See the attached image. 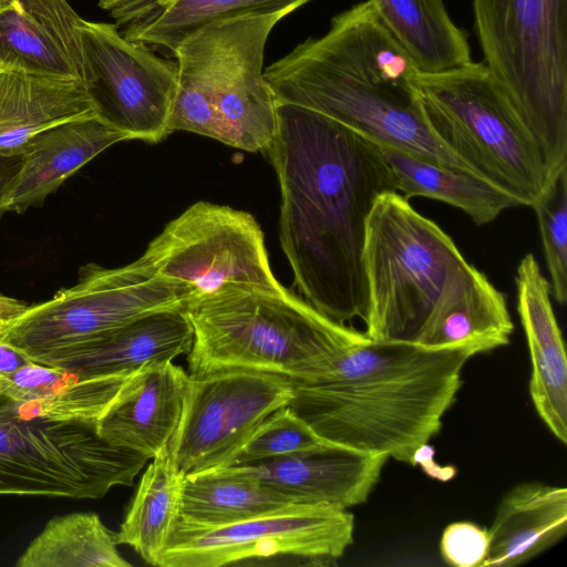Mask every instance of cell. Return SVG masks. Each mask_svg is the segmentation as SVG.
Returning a JSON list of instances; mask_svg holds the SVG:
<instances>
[{
    "mask_svg": "<svg viewBox=\"0 0 567 567\" xmlns=\"http://www.w3.org/2000/svg\"><path fill=\"white\" fill-rule=\"evenodd\" d=\"M269 156L280 186V245L306 301L331 320H364L367 220L396 192L373 142L312 110L277 103Z\"/></svg>",
    "mask_w": 567,
    "mask_h": 567,
    "instance_id": "obj_1",
    "label": "cell"
},
{
    "mask_svg": "<svg viewBox=\"0 0 567 567\" xmlns=\"http://www.w3.org/2000/svg\"><path fill=\"white\" fill-rule=\"evenodd\" d=\"M417 72L365 0L334 16L322 37L298 44L264 75L277 102L318 112L378 145L475 174L432 131Z\"/></svg>",
    "mask_w": 567,
    "mask_h": 567,
    "instance_id": "obj_2",
    "label": "cell"
},
{
    "mask_svg": "<svg viewBox=\"0 0 567 567\" xmlns=\"http://www.w3.org/2000/svg\"><path fill=\"white\" fill-rule=\"evenodd\" d=\"M467 348L429 349L368 337L311 380L289 406L322 440L416 465L462 384Z\"/></svg>",
    "mask_w": 567,
    "mask_h": 567,
    "instance_id": "obj_3",
    "label": "cell"
},
{
    "mask_svg": "<svg viewBox=\"0 0 567 567\" xmlns=\"http://www.w3.org/2000/svg\"><path fill=\"white\" fill-rule=\"evenodd\" d=\"M365 336L432 349L433 338L483 274L453 239L396 192L380 195L363 248Z\"/></svg>",
    "mask_w": 567,
    "mask_h": 567,
    "instance_id": "obj_4",
    "label": "cell"
},
{
    "mask_svg": "<svg viewBox=\"0 0 567 567\" xmlns=\"http://www.w3.org/2000/svg\"><path fill=\"white\" fill-rule=\"evenodd\" d=\"M193 327L189 374L245 369L291 382L317 377L364 332L338 323L287 288L228 286L186 305Z\"/></svg>",
    "mask_w": 567,
    "mask_h": 567,
    "instance_id": "obj_5",
    "label": "cell"
},
{
    "mask_svg": "<svg viewBox=\"0 0 567 567\" xmlns=\"http://www.w3.org/2000/svg\"><path fill=\"white\" fill-rule=\"evenodd\" d=\"M285 12L213 22L173 53L177 90L169 132L186 131L247 152H265L277 125V99L262 71L267 39Z\"/></svg>",
    "mask_w": 567,
    "mask_h": 567,
    "instance_id": "obj_6",
    "label": "cell"
},
{
    "mask_svg": "<svg viewBox=\"0 0 567 567\" xmlns=\"http://www.w3.org/2000/svg\"><path fill=\"white\" fill-rule=\"evenodd\" d=\"M484 63L550 172L567 165V0H472Z\"/></svg>",
    "mask_w": 567,
    "mask_h": 567,
    "instance_id": "obj_7",
    "label": "cell"
},
{
    "mask_svg": "<svg viewBox=\"0 0 567 567\" xmlns=\"http://www.w3.org/2000/svg\"><path fill=\"white\" fill-rule=\"evenodd\" d=\"M426 120L480 177L530 207L551 175L503 86L484 62L417 72Z\"/></svg>",
    "mask_w": 567,
    "mask_h": 567,
    "instance_id": "obj_8",
    "label": "cell"
},
{
    "mask_svg": "<svg viewBox=\"0 0 567 567\" xmlns=\"http://www.w3.org/2000/svg\"><path fill=\"white\" fill-rule=\"evenodd\" d=\"M147 460L103 439L97 422L27 419L0 389V495L101 498Z\"/></svg>",
    "mask_w": 567,
    "mask_h": 567,
    "instance_id": "obj_9",
    "label": "cell"
},
{
    "mask_svg": "<svg viewBox=\"0 0 567 567\" xmlns=\"http://www.w3.org/2000/svg\"><path fill=\"white\" fill-rule=\"evenodd\" d=\"M188 300L184 286L158 275L142 256L117 268L86 264L75 285L29 306L0 340L34 362L143 315L185 309Z\"/></svg>",
    "mask_w": 567,
    "mask_h": 567,
    "instance_id": "obj_10",
    "label": "cell"
},
{
    "mask_svg": "<svg viewBox=\"0 0 567 567\" xmlns=\"http://www.w3.org/2000/svg\"><path fill=\"white\" fill-rule=\"evenodd\" d=\"M142 257L158 275L184 286L188 302L228 286L286 289L272 274L255 217L225 205L193 204L165 226Z\"/></svg>",
    "mask_w": 567,
    "mask_h": 567,
    "instance_id": "obj_11",
    "label": "cell"
},
{
    "mask_svg": "<svg viewBox=\"0 0 567 567\" xmlns=\"http://www.w3.org/2000/svg\"><path fill=\"white\" fill-rule=\"evenodd\" d=\"M348 509L293 504L221 527H194L176 519L157 567H220L256 559L291 558L326 565L353 543Z\"/></svg>",
    "mask_w": 567,
    "mask_h": 567,
    "instance_id": "obj_12",
    "label": "cell"
},
{
    "mask_svg": "<svg viewBox=\"0 0 567 567\" xmlns=\"http://www.w3.org/2000/svg\"><path fill=\"white\" fill-rule=\"evenodd\" d=\"M289 379L254 370L189 374L179 424L168 453L184 475L224 467L257 427L289 404Z\"/></svg>",
    "mask_w": 567,
    "mask_h": 567,
    "instance_id": "obj_13",
    "label": "cell"
},
{
    "mask_svg": "<svg viewBox=\"0 0 567 567\" xmlns=\"http://www.w3.org/2000/svg\"><path fill=\"white\" fill-rule=\"evenodd\" d=\"M82 83L95 115L127 140L167 137L177 63L125 39L114 23L82 20Z\"/></svg>",
    "mask_w": 567,
    "mask_h": 567,
    "instance_id": "obj_14",
    "label": "cell"
},
{
    "mask_svg": "<svg viewBox=\"0 0 567 567\" xmlns=\"http://www.w3.org/2000/svg\"><path fill=\"white\" fill-rule=\"evenodd\" d=\"M388 458L326 442L291 455L237 465L296 504L349 509L368 499Z\"/></svg>",
    "mask_w": 567,
    "mask_h": 567,
    "instance_id": "obj_15",
    "label": "cell"
},
{
    "mask_svg": "<svg viewBox=\"0 0 567 567\" xmlns=\"http://www.w3.org/2000/svg\"><path fill=\"white\" fill-rule=\"evenodd\" d=\"M193 339V327L185 309H165L143 315L34 363L82 378L128 375L146 364L173 361L187 354Z\"/></svg>",
    "mask_w": 567,
    "mask_h": 567,
    "instance_id": "obj_16",
    "label": "cell"
},
{
    "mask_svg": "<svg viewBox=\"0 0 567 567\" xmlns=\"http://www.w3.org/2000/svg\"><path fill=\"white\" fill-rule=\"evenodd\" d=\"M188 377L173 361L154 362L131 373L97 421L107 442L155 457L179 424Z\"/></svg>",
    "mask_w": 567,
    "mask_h": 567,
    "instance_id": "obj_17",
    "label": "cell"
},
{
    "mask_svg": "<svg viewBox=\"0 0 567 567\" xmlns=\"http://www.w3.org/2000/svg\"><path fill=\"white\" fill-rule=\"evenodd\" d=\"M517 312L532 373L529 394L539 417L563 444L567 443V358L560 328L550 301L549 281L536 257L526 254L515 274Z\"/></svg>",
    "mask_w": 567,
    "mask_h": 567,
    "instance_id": "obj_18",
    "label": "cell"
},
{
    "mask_svg": "<svg viewBox=\"0 0 567 567\" xmlns=\"http://www.w3.org/2000/svg\"><path fill=\"white\" fill-rule=\"evenodd\" d=\"M311 0H99L128 41L171 52L197 30L248 14L290 12Z\"/></svg>",
    "mask_w": 567,
    "mask_h": 567,
    "instance_id": "obj_19",
    "label": "cell"
},
{
    "mask_svg": "<svg viewBox=\"0 0 567 567\" xmlns=\"http://www.w3.org/2000/svg\"><path fill=\"white\" fill-rule=\"evenodd\" d=\"M127 141L96 115L54 125L29 140L9 212L41 206L69 177L110 146Z\"/></svg>",
    "mask_w": 567,
    "mask_h": 567,
    "instance_id": "obj_20",
    "label": "cell"
},
{
    "mask_svg": "<svg viewBox=\"0 0 567 567\" xmlns=\"http://www.w3.org/2000/svg\"><path fill=\"white\" fill-rule=\"evenodd\" d=\"M566 530V487L520 483L498 503L487 529L489 546L481 567L522 565L559 542Z\"/></svg>",
    "mask_w": 567,
    "mask_h": 567,
    "instance_id": "obj_21",
    "label": "cell"
},
{
    "mask_svg": "<svg viewBox=\"0 0 567 567\" xmlns=\"http://www.w3.org/2000/svg\"><path fill=\"white\" fill-rule=\"evenodd\" d=\"M93 115L80 80L19 69L0 71V152L19 151L42 131Z\"/></svg>",
    "mask_w": 567,
    "mask_h": 567,
    "instance_id": "obj_22",
    "label": "cell"
},
{
    "mask_svg": "<svg viewBox=\"0 0 567 567\" xmlns=\"http://www.w3.org/2000/svg\"><path fill=\"white\" fill-rule=\"evenodd\" d=\"M128 375L82 378L30 362L11 374H0V389L27 419L97 422Z\"/></svg>",
    "mask_w": 567,
    "mask_h": 567,
    "instance_id": "obj_23",
    "label": "cell"
},
{
    "mask_svg": "<svg viewBox=\"0 0 567 567\" xmlns=\"http://www.w3.org/2000/svg\"><path fill=\"white\" fill-rule=\"evenodd\" d=\"M293 504L241 465H228L184 476L177 519L194 527H221Z\"/></svg>",
    "mask_w": 567,
    "mask_h": 567,
    "instance_id": "obj_24",
    "label": "cell"
},
{
    "mask_svg": "<svg viewBox=\"0 0 567 567\" xmlns=\"http://www.w3.org/2000/svg\"><path fill=\"white\" fill-rule=\"evenodd\" d=\"M378 147L393 174L395 189L406 199L426 197L446 203L463 210L478 226L495 220L505 209L520 206L515 197L478 175L437 165L393 147Z\"/></svg>",
    "mask_w": 567,
    "mask_h": 567,
    "instance_id": "obj_25",
    "label": "cell"
},
{
    "mask_svg": "<svg viewBox=\"0 0 567 567\" xmlns=\"http://www.w3.org/2000/svg\"><path fill=\"white\" fill-rule=\"evenodd\" d=\"M369 1L420 72H444L472 61L467 34L454 23L443 0Z\"/></svg>",
    "mask_w": 567,
    "mask_h": 567,
    "instance_id": "obj_26",
    "label": "cell"
},
{
    "mask_svg": "<svg viewBox=\"0 0 567 567\" xmlns=\"http://www.w3.org/2000/svg\"><path fill=\"white\" fill-rule=\"evenodd\" d=\"M183 480L167 447L153 457L115 533L117 544L131 546L144 561L158 566L178 517Z\"/></svg>",
    "mask_w": 567,
    "mask_h": 567,
    "instance_id": "obj_27",
    "label": "cell"
},
{
    "mask_svg": "<svg viewBox=\"0 0 567 567\" xmlns=\"http://www.w3.org/2000/svg\"><path fill=\"white\" fill-rule=\"evenodd\" d=\"M116 535L94 513L52 517L16 563L17 567H130Z\"/></svg>",
    "mask_w": 567,
    "mask_h": 567,
    "instance_id": "obj_28",
    "label": "cell"
},
{
    "mask_svg": "<svg viewBox=\"0 0 567 567\" xmlns=\"http://www.w3.org/2000/svg\"><path fill=\"white\" fill-rule=\"evenodd\" d=\"M3 69L80 80L51 32L18 2L0 9Z\"/></svg>",
    "mask_w": 567,
    "mask_h": 567,
    "instance_id": "obj_29",
    "label": "cell"
},
{
    "mask_svg": "<svg viewBox=\"0 0 567 567\" xmlns=\"http://www.w3.org/2000/svg\"><path fill=\"white\" fill-rule=\"evenodd\" d=\"M537 218L550 293L559 305L567 300V166L557 172L530 206Z\"/></svg>",
    "mask_w": 567,
    "mask_h": 567,
    "instance_id": "obj_30",
    "label": "cell"
},
{
    "mask_svg": "<svg viewBox=\"0 0 567 567\" xmlns=\"http://www.w3.org/2000/svg\"><path fill=\"white\" fill-rule=\"evenodd\" d=\"M289 405L272 412L251 434L230 465L262 462L326 443Z\"/></svg>",
    "mask_w": 567,
    "mask_h": 567,
    "instance_id": "obj_31",
    "label": "cell"
},
{
    "mask_svg": "<svg viewBox=\"0 0 567 567\" xmlns=\"http://www.w3.org/2000/svg\"><path fill=\"white\" fill-rule=\"evenodd\" d=\"M489 546L488 532L472 522L445 527L440 540L442 559L454 567H481Z\"/></svg>",
    "mask_w": 567,
    "mask_h": 567,
    "instance_id": "obj_32",
    "label": "cell"
},
{
    "mask_svg": "<svg viewBox=\"0 0 567 567\" xmlns=\"http://www.w3.org/2000/svg\"><path fill=\"white\" fill-rule=\"evenodd\" d=\"M22 164V150L0 152V216L9 212Z\"/></svg>",
    "mask_w": 567,
    "mask_h": 567,
    "instance_id": "obj_33",
    "label": "cell"
},
{
    "mask_svg": "<svg viewBox=\"0 0 567 567\" xmlns=\"http://www.w3.org/2000/svg\"><path fill=\"white\" fill-rule=\"evenodd\" d=\"M28 305L0 293V336H2L28 309Z\"/></svg>",
    "mask_w": 567,
    "mask_h": 567,
    "instance_id": "obj_34",
    "label": "cell"
},
{
    "mask_svg": "<svg viewBox=\"0 0 567 567\" xmlns=\"http://www.w3.org/2000/svg\"><path fill=\"white\" fill-rule=\"evenodd\" d=\"M30 362L23 352L0 340V374H11Z\"/></svg>",
    "mask_w": 567,
    "mask_h": 567,
    "instance_id": "obj_35",
    "label": "cell"
},
{
    "mask_svg": "<svg viewBox=\"0 0 567 567\" xmlns=\"http://www.w3.org/2000/svg\"><path fill=\"white\" fill-rule=\"evenodd\" d=\"M2 1H3L6 4H8V6L14 2V0H2Z\"/></svg>",
    "mask_w": 567,
    "mask_h": 567,
    "instance_id": "obj_36",
    "label": "cell"
},
{
    "mask_svg": "<svg viewBox=\"0 0 567 567\" xmlns=\"http://www.w3.org/2000/svg\"><path fill=\"white\" fill-rule=\"evenodd\" d=\"M8 4H6L2 0H0V9L7 7Z\"/></svg>",
    "mask_w": 567,
    "mask_h": 567,
    "instance_id": "obj_37",
    "label": "cell"
},
{
    "mask_svg": "<svg viewBox=\"0 0 567 567\" xmlns=\"http://www.w3.org/2000/svg\"><path fill=\"white\" fill-rule=\"evenodd\" d=\"M1 70H3V65H2V63H1V61H0V71H1Z\"/></svg>",
    "mask_w": 567,
    "mask_h": 567,
    "instance_id": "obj_38",
    "label": "cell"
}]
</instances>
